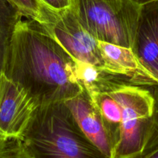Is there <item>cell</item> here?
Here are the masks:
<instances>
[{
    "instance_id": "1",
    "label": "cell",
    "mask_w": 158,
    "mask_h": 158,
    "mask_svg": "<svg viewBox=\"0 0 158 158\" xmlns=\"http://www.w3.org/2000/svg\"><path fill=\"white\" fill-rule=\"evenodd\" d=\"M2 73L38 106L65 102L84 90L75 60L39 22L24 16L10 40Z\"/></svg>"
},
{
    "instance_id": "2",
    "label": "cell",
    "mask_w": 158,
    "mask_h": 158,
    "mask_svg": "<svg viewBox=\"0 0 158 158\" xmlns=\"http://www.w3.org/2000/svg\"><path fill=\"white\" fill-rule=\"evenodd\" d=\"M150 88L103 71L86 90L113 143L114 158H136L158 141L157 103Z\"/></svg>"
},
{
    "instance_id": "3",
    "label": "cell",
    "mask_w": 158,
    "mask_h": 158,
    "mask_svg": "<svg viewBox=\"0 0 158 158\" xmlns=\"http://www.w3.org/2000/svg\"><path fill=\"white\" fill-rule=\"evenodd\" d=\"M21 139L32 158H109L86 137L64 102L38 106Z\"/></svg>"
},
{
    "instance_id": "4",
    "label": "cell",
    "mask_w": 158,
    "mask_h": 158,
    "mask_svg": "<svg viewBox=\"0 0 158 158\" xmlns=\"http://www.w3.org/2000/svg\"><path fill=\"white\" fill-rule=\"evenodd\" d=\"M140 6L132 0H73L71 8L97 40L132 48Z\"/></svg>"
},
{
    "instance_id": "5",
    "label": "cell",
    "mask_w": 158,
    "mask_h": 158,
    "mask_svg": "<svg viewBox=\"0 0 158 158\" xmlns=\"http://www.w3.org/2000/svg\"><path fill=\"white\" fill-rule=\"evenodd\" d=\"M40 23L74 60L102 69L103 59L98 40L86 31L71 8L54 11L44 6Z\"/></svg>"
},
{
    "instance_id": "6",
    "label": "cell",
    "mask_w": 158,
    "mask_h": 158,
    "mask_svg": "<svg viewBox=\"0 0 158 158\" xmlns=\"http://www.w3.org/2000/svg\"><path fill=\"white\" fill-rule=\"evenodd\" d=\"M37 107L20 87L0 74V137L21 139Z\"/></svg>"
},
{
    "instance_id": "7",
    "label": "cell",
    "mask_w": 158,
    "mask_h": 158,
    "mask_svg": "<svg viewBox=\"0 0 158 158\" xmlns=\"http://www.w3.org/2000/svg\"><path fill=\"white\" fill-rule=\"evenodd\" d=\"M132 51L158 81V0L140 6Z\"/></svg>"
},
{
    "instance_id": "8",
    "label": "cell",
    "mask_w": 158,
    "mask_h": 158,
    "mask_svg": "<svg viewBox=\"0 0 158 158\" xmlns=\"http://www.w3.org/2000/svg\"><path fill=\"white\" fill-rule=\"evenodd\" d=\"M86 137L106 156L114 158L115 149L98 110L85 89L64 102Z\"/></svg>"
},
{
    "instance_id": "9",
    "label": "cell",
    "mask_w": 158,
    "mask_h": 158,
    "mask_svg": "<svg viewBox=\"0 0 158 158\" xmlns=\"http://www.w3.org/2000/svg\"><path fill=\"white\" fill-rule=\"evenodd\" d=\"M103 59L102 70L110 74L127 77L135 85L158 86L156 79L143 66L131 48L98 41Z\"/></svg>"
},
{
    "instance_id": "10",
    "label": "cell",
    "mask_w": 158,
    "mask_h": 158,
    "mask_svg": "<svg viewBox=\"0 0 158 158\" xmlns=\"http://www.w3.org/2000/svg\"><path fill=\"white\" fill-rule=\"evenodd\" d=\"M23 15L8 0H0V74L2 72L12 34Z\"/></svg>"
},
{
    "instance_id": "11",
    "label": "cell",
    "mask_w": 158,
    "mask_h": 158,
    "mask_svg": "<svg viewBox=\"0 0 158 158\" xmlns=\"http://www.w3.org/2000/svg\"><path fill=\"white\" fill-rule=\"evenodd\" d=\"M0 158H32L19 138L0 137Z\"/></svg>"
},
{
    "instance_id": "12",
    "label": "cell",
    "mask_w": 158,
    "mask_h": 158,
    "mask_svg": "<svg viewBox=\"0 0 158 158\" xmlns=\"http://www.w3.org/2000/svg\"><path fill=\"white\" fill-rule=\"evenodd\" d=\"M24 17L34 19L41 23L43 16V6L40 0H8Z\"/></svg>"
},
{
    "instance_id": "13",
    "label": "cell",
    "mask_w": 158,
    "mask_h": 158,
    "mask_svg": "<svg viewBox=\"0 0 158 158\" xmlns=\"http://www.w3.org/2000/svg\"><path fill=\"white\" fill-rule=\"evenodd\" d=\"M42 5L54 11H63L71 8L73 0H40Z\"/></svg>"
},
{
    "instance_id": "14",
    "label": "cell",
    "mask_w": 158,
    "mask_h": 158,
    "mask_svg": "<svg viewBox=\"0 0 158 158\" xmlns=\"http://www.w3.org/2000/svg\"><path fill=\"white\" fill-rule=\"evenodd\" d=\"M136 158H158V141L150 146Z\"/></svg>"
}]
</instances>
